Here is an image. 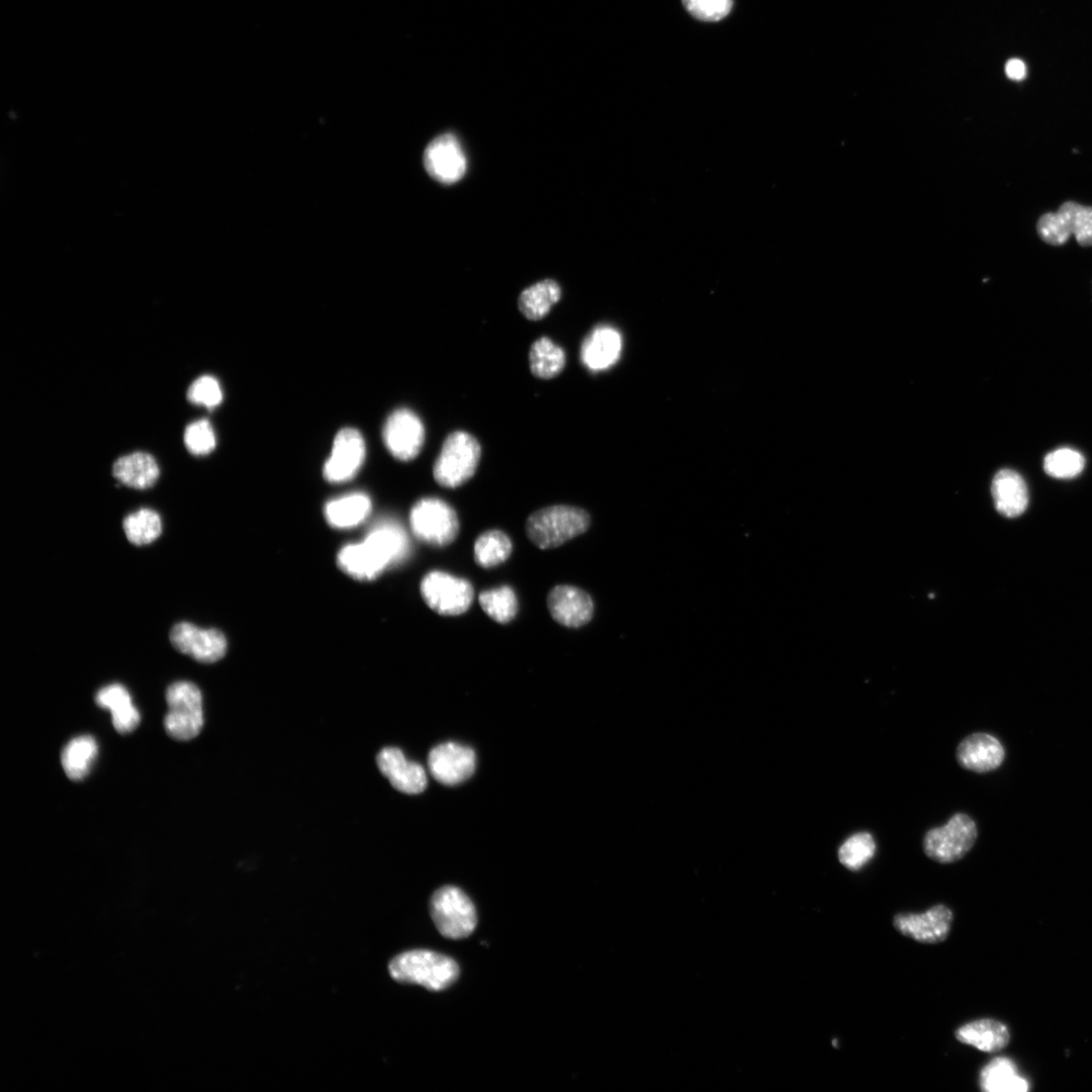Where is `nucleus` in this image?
Segmentation results:
<instances>
[{
  "mask_svg": "<svg viewBox=\"0 0 1092 1092\" xmlns=\"http://www.w3.org/2000/svg\"><path fill=\"white\" fill-rule=\"evenodd\" d=\"M391 978L440 991L455 982L459 968L451 958L428 949H413L394 957L388 966Z\"/></svg>",
  "mask_w": 1092,
  "mask_h": 1092,
  "instance_id": "obj_1",
  "label": "nucleus"
},
{
  "mask_svg": "<svg viewBox=\"0 0 1092 1092\" xmlns=\"http://www.w3.org/2000/svg\"><path fill=\"white\" fill-rule=\"evenodd\" d=\"M589 524L583 509L556 505L532 513L526 521V533L538 548L552 549L584 533Z\"/></svg>",
  "mask_w": 1092,
  "mask_h": 1092,
  "instance_id": "obj_2",
  "label": "nucleus"
},
{
  "mask_svg": "<svg viewBox=\"0 0 1092 1092\" xmlns=\"http://www.w3.org/2000/svg\"><path fill=\"white\" fill-rule=\"evenodd\" d=\"M480 454V445L472 435L463 431L451 433L434 463L435 480L449 488L462 485L475 473Z\"/></svg>",
  "mask_w": 1092,
  "mask_h": 1092,
  "instance_id": "obj_3",
  "label": "nucleus"
},
{
  "mask_svg": "<svg viewBox=\"0 0 1092 1092\" xmlns=\"http://www.w3.org/2000/svg\"><path fill=\"white\" fill-rule=\"evenodd\" d=\"M166 702L169 708L164 719L167 734L179 741L196 737L204 723L198 687L190 681H176L167 689Z\"/></svg>",
  "mask_w": 1092,
  "mask_h": 1092,
  "instance_id": "obj_4",
  "label": "nucleus"
},
{
  "mask_svg": "<svg viewBox=\"0 0 1092 1092\" xmlns=\"http://www.w3.org/2000/svg\"><path fill=\"white\" fill-rule=\"evenodd\" d=\"M410 526L420 541L437 547L452 543L460 528L455 510L438 497L418 500L410 513Z\"/></svg>",
  "mask_w": 1092,
  "mask_h": 1092,
  "instance_id": "obj_5",
  "label": "nucleus"
},
{
  "mask_svg": "<svg viewBox=\"0 0 1092 1092\" xmlns=\"http://www.w3.org/2000/svg\"><path fill=\"white\" fill-rule=\"evenodd\" d=\"M430 911L437 929L447 938L467 937L476 926L473 903L463 891L453 886L442 887L433 894Z\"/></svg>",
  "mask_w": 1092,
  "mask_h": 1092,
  "instance_id": "obj_6",
  "label": "nucleus"
},
{
  "mask_svg": "<svg viewBox=\"0 0 1092 1092\" xmlns=\"http://www.w3.org/2000/svg\"><path fill=\"white\" fill-rule=\"evenodd\" d=\"M977 827L974 820L958 813L944 825L932 828L923 838L925 854L940 863H950L963 858L973 847L977 839Z\"/></svg>",
  "mask_w": 1092,
  "mask_h": 1092,
  "instance_id": "obj_7",
  "label": "nucleus"
},
{
  "mask_svg": "<svg viewBox=\"0 0 1092 1092\" xmlns=\"http://www.w3.org/2000/svg\"><path fill=\"white\" fill-rule=\"evenodd\" d=\"M420 589L427 606L442 616L465 613L474 599L470 581L440 570L428 572L421 581Z\"/></svg>",
  "mask_w": 1092,
  "mask_h": 1092,
  "instance_id": "obj_8",
  "label": "nucleus"
},
{
  "mask_svg": "<svg viewBox=\"0 0 1092 1092\" xmlns=\"http://www.w3.org/2000/svg\"><path fill=\"white\" fill-rule=\"evenodd\" d=\"M1036 230L1041 240L1053 246L1064 245L1071 235L1079 245L1092 246V207L1066 201L1057 212L1041 215Z\"/></svg>",
  "mask_w": 1092,
  "mask_h": 1092,
  "instance_id": "obj_9",
  "label": "nucleus"
},
{
  "mask_svg": "<svg viewBox=\"0 0 1092 1092\" xmlns=\"http://www.w3.org/2000/svg\"><path fill=\"white\" fill-rule=\"evenodd\" d=\"M382 439L387 450L396 459L412 460L420 453L424 444V425L413 411L398 408L385 421Z\"/></svg>",
  "mask_w": 1092,
  "mask_h": 1092,
  "instance_id": "obj_10",
  "label": "nucleus"
},
{
  "mask_svg": "<svg viewBox=\"0 0 1092 1092\" xmlns=\"http://www.w3.org/2000/svg\"><path fill=\"white\" fill-rule=\"evenodd\" d=\"M953 914L942 904L922 913H898L893 918L895 929L902 935L921 943H939L949 934Z\"/></svg>",
  "mask_w": 1092,
  "mask_h": 1092,
  "instance_id": "obj_11",
  "label": "nucleus"
},
{
  "mask_svg": "<svg viewBox=\"0 0 1092 1092\" xmlns=\"http://www.w3.org/2000/svg\"><path fill=\"white\" fill-rule=\"evenodd\" d=\"M170 641L179 652L204 663L219 660L226 651V640L220 631L199 628L189 622L174 625Z\"/></svg>",
  "mask_w": 1092,
  "mask_h": 1092,
  "instance_id": "obj_12",
  "label": "nucleus"
},
{
  "mask_svg": "<svg viewBox=\"0 0 1092 1092\" xmlns=\"http://www.w3.org/2000/svg\"><path fill=\"white\" fill-rule=\"evenodd\" d=\"M428 174L442 184L459 181L466 172V158L457 138L450 132L435 138L424 152Z\"/></svg>",
  "mask_w": 1092,
  "mask_h": 1092,
  "instance_id": "obj_13",
  "label": "nucleus"
},
{
  "mask_svg": "<svg viewBox=\"0 0 1092 1092\" xmlns=\"http://www.w3.org/2000/svg\"><path fill=\"white\" fill-rule=\"evenodd\" d=\"M365 442L359 431L344 428L335 437L330 457L324 465V476L332 483L353 478L365 458Z\"/></svg>",
  "mask_w": 1092,
  "mask_h": 1092,
  "instance_id": "obj_14",
  "label": "nucleus"
},
{
  "mask_svg": "<svg viewBox=\"0 0 1092 1092\" xmlns=\"http://www.w3.org/2000/svg\"><path fill=\"white\" fill-rule=\"evenodd\" d=\"M431 775L441 784L457 785L468 779L475 769V753L468 746L445 742L435 746L429 753Z\"/></svg>",
  "mask_w": 1092,
  "mask_h": 1092,
  "instance_id": "obj_15",
  "label": "nucleus"
},
{
  "mask_svg": "<svg viewBox=\"0 0 1092 1092\" xmlns=\"http://www.w3.org/2000/svg\"><path fill=\"white\" fill-rule=\"evenodd\" d=\"M547 608L554 621L568 628L585 625L594 614L590 596L583 589L568 584L556 585L549 592Z\"/></svg>",
  "mask_w": 1092,
  "mask_h": 1092,
  "instance_id": "obj_16",
  "label": "nucleus"
},
{
  "mask_svg": "<svg viewBox=\"0 0 1092 1092\" xmlns=\"http://www.w3.org/2000/svg\"><path fill=\"white\" fill-rule=\"evenodd\" d=\"M376 763L390 785L401 793L419 794L427 787V774L424 767L406 758L397 747L382 748L376 756Z\"/></svg>",
  "mask_w": 1092,
  "mask_h": 1092,
  "instance_id": "obj_17",
  "label": "nucleus"
},
{
  "mask_svg": "<svg viewBox=\"0 0 1092 1092\" xmlns=\"http://www.w3.org/2000/svg\"><path fill=\"white\" fill-rule=\"evenodd\" d=\"M622 336L608 325L596 327L584 339L580 359L592 371H602L613 366L621 356Z\"/></svg>",
  "mask_w": 1092,
  "mask_h": 1092,
  "instance_id": "obj_18",
  "label": "nucleus"
},
{
  "mask_svg": "<svg viewBox=\"0 0 1092 1092\" xmlns=\"http://www.w3.org/2000/svg\"><path fill=\"white\" fill-rule=\"evenodd\" d=\"M956 754L964 768L976 772L996 769L1005 755L1000 741L987 733H975L966 737L959 744Z\"/></svg>",
  "mask_w": 1092,
  "mask_h": 1092,
  "instance_id": "obj_19",
  "label": "nucleus"
},
{
  "mask_svg": "<svg viewBox=\"0 0 1092 1092\" xmlns=\"http://www.w3.org/2000/svg\"><path fill=\"white\" fill-rule=\"evenodd\" d=\"M363 541L387 567L404 560L410 552V541L404 529L391 520L375 524Z\"/></svg>",
  "mask_w": 1092,
  "mask_h": 1092,
  "instance_id": "obj_20",
  "label": "nucleus"
},
{
  "mask_svg": "<svg viewBox=\"0 0 1092 1092\" xmlns=\"http://www.w3.org/2000/svg\"><path fill=\"white\" fill-rule=\"evenodd\" d=\"M954 1036L960 1042L985 1053L999 1052L1010 1040L1007 1026L991 1018L977 1019L963 1024L954 1031Z\"/></svg>",
  "mask_w": 1092,
  "mask_h": 1092,
  "instance_id": "obj_21",
  "label": "nucleus"
},
{
  "mask_svg": "<svg viewBox=\"0 0 1092 1092\" xmlns=\"http://www.w3.org/2000/svg\"><path fill=\"white\" fill-rule=\"evenodd\" d=\"M992 495L997 511L1009 518L1021 515L1027 507L1026 484L1022 477L1011 469H1002L994 476Z\"/></svg>",
  "mask_w": 1092,
  "mask_h": 1092,
  "instance_id": "obj_22",
  "label": "nucleus"
},
{
  "mask_svg": "<svg viewBox=\"0 0 1092 1092\" xmlns=\"http://www.w3.org/2000/svg\"><path fill=\"white\" fill-rule=\"evenodd\" d=\"M99 707L111 713L112 724L120 734L133 731L141 720L140 712L134 707L128 691L119 684H111L100 689L96 694Z\"/></svg>",
  "mask_w": 1092,
  "mask_h": 1092,
  "instance_id": "obj_23",
  "label": "nucleus"
},
{
  "mask_svg": "<svg viewBox=\"0 0 1092 1092\" xmlns=\"http://www.w3.org/2000/svg\"><path fill=\"white\" fill-rule=\"evenodd\" d=\"M112 472L122 484L136 489L153 486L160 475L155 458L146 452L119 457L113 464Z\"/></svg>",
  "mask_w": 1092,
  "mask_h": 1092,
  "instance_id": "obj_24",
  "label": "nucleus"
},
{
  "mask_svg": "<svg viewBox=\"0 0 1092 1092\" xmlns=\"http://www.w3.org/2000/svg\"><path fill=\"white\" fill-rule=\"evenodd\" d=\"M371 499L364 492H351L328 502L327 522L334 528L349 529L361 524L370 514Z\"/></svg>",
  "mask_w": 1092,
  "mask_h": 1092,
  "instance_id": "obj_25",
  "label": "nucleus"
},
{
  "mask_svg": "<svg viewBox=\"0 0 1092 1092\" xmlns=\"http://www.w3.org/2000/svg\"><path fill=\"white\" fill-rule=\"evenodd\" d=\"M337 560L344 572L359 580H371L387 568L363 540L342 547Z\"/></svg>",
  "mask_w": 1092,
  "mask_h": 1092,
  "instance_id": "obj_26",
  "label": "nucleus"
},
{
  "mask_svg": "<svg viewBox=\"0 0 1092 1092\" xmlns=\"http://www.w3.org/2000/svg\"><path fill=\"white\" fill-rule=\"evenodd\" d=\"M979 1084L985 1092L1028 1090V1081L1018 1073L1013 1061L1005 1057L993 1059L981 1070Z\"/></svg>",
  "mask_w": 1092,
  "mask_h": 1092,
  "instance_id": "obj_27",
  "label": "nucleus"
},
{
  "mask_svg": "<svg viewBox=\"0 0 1092 1092\" xmlns=\"http://www.w3.org/2000/svg\"><path fill=\"white\" fill-rule=\"evenodd\" d=\"M98 752L96 740L90 735H82L70 740L61 755L63 769L73 781L83 780L91 768Z\"/></svg>",
  "mask_w": 1092,
  "mask_h": 1092,
  "instance_id": "obj_28",
  "label": "nucleus"
},
{
  "mask_svg": "<svg viewBox=\"0 0 1092 1092\" xmlns=\"http://www.w3.org/2000/svg\"><path fill=\"white\" fill-rule=\"evenodd\" d=\"M560 295L561 289L556 281H539L522 291L518 300L519 309L529 320H540L549 312Z\"/></svg>",
  "mask_w": 1092,
  "mask_h": 1092,
  "instance_id": "obj_29",
  "label": "nucleus"
},
{
  "mask_svg": "<svg viewBox=\"0 0 1092 1092\" xmlns=\"http://www.w3.org/2000/svg\"><path fill=\"white\" fill-rule=\"evenodd\" d=\"M530 369L539 378H552L559 374L565 366V353L561 347L554 344L549 338L542 337L536 340L529 352Z\"/></svg>",
  "mask_w": 1092,
  "mask_h": 1092,
  "instance_id": "obj_30",
  "label": "nucleus"
},
{
  "mask_svg": "<svg viewBox=\"0 0 1092 1092\" xmlns=\"http://www.w3.org/2000/svg\"><path fill=\"white\" fill-rule=\"evenodd\" d=\"M513 544L500 530H488L480 534L473 547L474 560L483 568L497 566L511 555Z\"/></svg>",
  "mask_w": 1092,
  "mask_h": 1092,
  "instance_id": "obj_31",
  "label": "nucleus"
},
{
  "mask_svg": "<svg viewBox=\"0 0 1092 1092\" xmlns=\"http://www.w3.org/2000/svg\"><path fill=\"white\" fill-rule=\"evenodd\" d=\"M478 603L483 612L499 624L510 623L518 612L517 596L509 585L481 592Z\"/></svg>",
  "mask_w": 1092,
  "mask_h": 1092,
  "instance_id": "obj_32",
  "label": "nucleus"
},
{
  "mask_svg": "<svg viewBox=\"0 0 1092 1092\" xmlns=\"http://www.w3.org/2000/svg\"><path fill=\"white\" fill-rule=\"evenodd\" d=\"M123 530L128 541L136 546L154 542L162 532V521L157 512L141 509L126 516Z\"/></svg>",
  "mask_w": 1092,
  "mask_h": 1092,
  "instance_id": "obj_33",
  "label": "nucleus"
},
{
  "mask_svg": "<svg viewBox=\"0 0 1092 1092\" xmlns=\"http://www.w3.org/2000/svg\"><path fill=\"white\" fill-rule=\"evenodd\" d=\"M876 852V843L868 832H858L849 836L838 849L839 862L850 871H858L866 866Z\"/></svg>",
  "mask_w": 1092,
  "mask_h": 1092,
  "instance_id": "obj_34",
  "label": "nucleus"
},
{
  "mask_svg": "<svg viewBox=\"0 0 1092 1092\" xmlns=\"http://www.w3.org/2000/svg\"><path fill=\"white\" fill-rule=\"evenodd\" d=\"M1085 459L1076 450L1061 448L1049 453L1043 461L1044 471L1056 478H1071L1084 468Z\"/></svg>",
  "mask_w": 1092,
  "mask_h": 1092,
  "instance_id": "obj_35",
  "label": "nucleus"
},
{
  "mask_svg": "<svg viewBox=\"0 0 1092 1092\" xmlns=\"http://www.w3.org/2000/svg\"><path fill=\"white\" fill-rule=\"evenodd\" d=\"M184 442L187 450L194 455H206L216 445L214 431L207 420H198L190 423L184 433Z\"/></svg>",
  "mask_w": 1092,
  "mask_h": 1092,
  "instance_id": "obj_36",
  "label": "nucleus"
},
{
  "mask_svg": "<svg viewBox=\"0 0 1092 1092\" xmlns=\"http://www.w3.org/2000/svg\"><path fill=\"white\" fill-rule=\"evenodd\" d=\"M187 398L192 403L211 410L222 400L219 382L211 375H202L190 384L187 390Z\"/></svg>",
  "mask_w": 1092,
  "mask_h": 1092,
  "instance_id": "obj_37",
  "label": "nucleus"
},
{
  "mask_svg": "<svg viewBox=\"0 0 1092 1092\" xmlns=\"http://www.w3.org/2000/svg\"><path fill=\"white\" fill-rule=\"evenodd\" d=\"M687 11L696 19L719 21L732 9L733 0H681Z\"/></svg>",
  "mask_w": 1092,
  "mask_h": 1092,
  "instance_id": "obj_38",
  "label": "nucleus"
},
{
  "mask_svg": "<svg viewBox=\"0 0 1092 1092\" xmlns=\"http://www.w3.org/2000/svg\"><path fill=\"white\" fill-rule=\"evenodd\" d=\"M1006 75L1012 80H1022L1026 75V67L1019 59H1011L1005 66Z\"/></svg>",
  "mask_w": 1092,
  "mask_h": 1092,
  "instance_id": "obj_39",
  "label": "nucleus"
}]
</instances>
